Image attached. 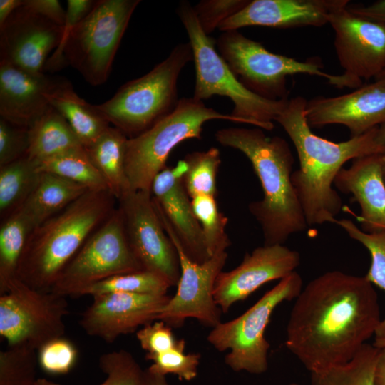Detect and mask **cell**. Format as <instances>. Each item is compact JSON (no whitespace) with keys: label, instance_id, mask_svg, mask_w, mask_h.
I'll return each instance as SVG.
<instances>
[{"label":"cell","instance_id":"obj_1","mask_svg":"<svg viewBox=\"0 0 385 385\" xmlns=\"http://www.w3.org/2000/svg\"><path fill=\"white\" fill-rule=\"evenodd\" d=\"M378 295L365 277L327 272L295 299L287 348L310 372L349 361L379 326Z\"/></svg>","mask_w":385,"mask_h":385},{"label":"cell","instance_id":"obj_2","mask_svg":"<svg viewBox=\"0 0 385 385\" xmlns=\"http://www.w3.org/2000/svg\"><path fill=\"white\" fill-rule=\"evenodd\" d=\"M307 102L302 96L289 99L275 121L297 150L299 168L291 179L307 225L335 223L342 201L332 185L342 166L351 159L384 154L385 149L375 141L377 128L340 143L317 135L307 120Z\"/></svg>","mask_w":385,"mask_h":385},{"label":"cell","instance_id":"obj_3","mask_svg":"<svg viewBox=\"0 0 385 385\" xmlns=\"http://www.w3.org/2000/svg\"><path fill=\"white\" fill-rule=\"evenodd\" d=\"M215 140L223 146L238 150L250 161L263 192V198L249 204V210L260 224L265 245H284L293 234L308 227L292 183L294 157L287 142L270 138L257 127L225 128Z\"/></svg>","mask_w":385,"mask_h":385},{"label":"cell","instance_id":"obj_4","mask_svg":"<svg viewBox=\"0 0 385 385\" xmlns=\"http://www.w3.org/2000/svg\"><path fill=\"white\" fill-rule=\"evenodd\" d=\"M115 200L108 190H88L36 227L26 241L16 277L34 289L50 291L87 238L115 209Z\"/></svg>","mask_w":385,"mask_h":385},{"label":"cell","instance_id":"obj_5","mask_svg":"<svg viewBox=\"0 0 385 385\" xmlns=\"http://www.w3.org/2000/svg\"><path fill=\"white\" fill-rule=\"evenodd\" d=\"M177 14L189 38L195 68L193 98L203 101L213 96L229 98L233 103L231 115L243 123L267 130L284 109L287 99L271 100L247 88L215 48V41L200 26L193 6L181 1Z\"/></svg>","mask_w":385,"mask_h":385},{"label":"cell","instance_id":"obj_6","mask_svg":"<svg viewBox=\"0 0 385 385\" xmlns=\"http://www.w3.org/2000/svg\"><path fill=\"white\" fill-rule=\"evenodd\" d=\"M192 59L190 43H180L148 73L123 84L112 98L94 106L109 123L135 137L175 109L180 100L179 76Z\"/></svg>","mask_w":385,"mask_h":385},{"label":"cell","instance_id":"obj_7","mask_svg":"<svg viewBox=\"0 0 385 385\" xmlns=\"http://www.w3.org/2000/svg\"><path fill=\"white\" fill-rule=\"evenodd\" d=\"M211 120L243 123L231 114L207 107L202 101L182 98L168 115L142 133L128 138L125 173L130 191L150 192L154 178L166 167L171 151L184 140L201 139L204 124Z\"/></svg>","mask_w":385,"mask_h":385},{"label":"cell","instance_id":"obj_8","mask_svg":"<svg viewBox=\"0 0 385 385\" xmlns=\"http://www.w3.org/2000/svg\"><path fill=\"white\" fill-rule=\"evenodd\" d=\"M302 277L296 271L280 279L246 312L227 322H220L207 336L219 351L230 350L225 362L234 371L260 374L268 369L270 344L265 332L275 308L295 299L302 289Z\"/></svg>","mask_w":385,"mask_h":385},{"label":"cell","instance_id":"obj_9","mask_svg":"<svg viewBox=\"0 0 385 385\" xmlns=\"http://www.w3.org/2000/svg\"><path fill=\"white\" fill-rule=\"evenodd\" d=\"M216 44L217 51L239 81L247 88L265 98L287 99V78L294 74L317 76L342 88L341 76L324 72L319 60L311 58L302 61L274 53L237 30L223 31Z\"/></svg>","mask_w":385,"mask_h":385},{"label":"cell","instance_id":"obj_10","mask_svg":"<svg viewBox=\"0 0 385 385\" xmlns=\"http://www.w3.org/2000/svg\"><path fill=\"white\" fill-rule=\"evenodd\" d=\"M140 0H98L75 26L64 46L65 65L91 85L107 81L125 31Z\"/></svg>","mask_w":385,"mask_h":385},{"label":"cell","instance_id":"obj_11","mask_svg":"<svg viewBox=\"0 0 385 385\" xmlns=\"http://www.w3.org/2000/svg\"><path fill=\"white\" fill-rule=\"evenodd\" d=\"M143 270L133 252L118 208L87 238L50 291L79 297L86 287L115 275Z\"/></svg>","mask_w":385,"mask_h":385},{"label":"cell","instance_id":"obj_12","mask_svg":"<svg viewBox=\"0 0 385 385\" xmlns=\"http://www.w3.org/2000/svg\"><path fill=\"white\" fill-rule=\"evenodd\" d=\"M66 297L51 291L34 289L16 277L0 296V335L9 346L39 349L48 342L63 337Z\"/></svg>","mask_w":385,"mask_h":385},{"label":"cell","instance_id":"obj_13","mask_svg":"<svg viewBox=\"0 0 385 385\" xmlns=\"http://www.w3.org/2000/svg\"><path fill=\"white\" fill-rule=\"evenodd\" d=\"M153 202L162 225L177 250L180 265L177 291L161 309L157 320L171 327H179L188 318H194L202 325L213 328L221 322L222 312L215 303L213 289L226 263L227 252H218L203 263L192 261L183 251L156 202Z\"/></svg>","mask_w":385,"mask_h":385},{"label":"cell","instance_id":"obj_14","mask_svg":"<svg viewBox=\"0 0 385 385\" xmlns=\"http://www.w3.org/2000/svg\"><path fill=\"white\" fill-rule=\"evenodd\" d=\"M129 245L143 270L157 274L172 286L180 277L178 254L164 229L152 194L128 191L118 200Z\"/></svg>","mask_w":385,"mask_h":385},{"label":"cell","instance_id":"obj_15","mask_svg":"<svg viewBox=\"0 0 385 385\" xmlns=\"http://www.w3.org/2000/svg\"><path fill=\"white\" fill-rule=\"evenodd\" d=\"M347 6L334 11L329 24L344 70L343 86L356 89L363 79H375L385 70V24L355 14Z\"/></svg>","mask_w":385,"mask_h":385},{"label":"cell","instance_id":"obj_16","mask_svg":"<svg viewBox=\"0 0 385 385\" xmlns=\"http://www.w3.org/2000/svg\"><path fill=\"white\" fill-rule=\"evenodd\" d=\"M299 263V252L284 245L258 247L245 254L237 267L218 274L213 289L215 303L227 313L235 303L245 300L261 286L295 271Z\"/></svg>","mask_w":385,"mask_h":385},{"label":"cell","instance_id":"obj_17","mask_svg":"<svg viewBox=\"0 0 385 385\" xmlns=\"http://www.w3.org/2000/svg\"><path fill=\"white\" fill-rule=\"evenodd\" d=\"M170 297L120 292L94 295L79 324L88 335L113 343L120 336L157 320Z\"/></svg>","mask_w":385,"mask_h":385},{"label":"cell","instance_id":"obj_18","mask_svg":"<svg viewBox=\"0 0 385 385\" xmlns=\"http://www.w3.org/2000/svg\"><path fill=\"white\" fill-rule=\"evenodd\" d=\"M62 34L63 26L22 5L0 26V62L44 73L48 56L60 44Z\"/></svg>","mask_w":385,"mask_h":385},{"label":"cell","instance_id":"obj_19","mask_svg":"<svg viewBox=\"0 0 385 385\" xmlns=\"http://www.w3.org/2000/svg\"><path fill=\"white\" fill-rule=\"evenodd\" d=\"M305 114L309 125L339 124L351 137L363 135L385 123V79L342 96L315 97L307 101Z\"/></svg>","mask_w":385,"mask_h":385},{"label":"cell","instance_id":"obj_20","mask_svg":"<svg viewBox=\"0 0 385 385\" xmlns=\"http://www.w3.org/2000/svg\"><path fill=\"white\" fill-rule=\"evenodd\" d=\"M185 169L183 160L175 168L166 166L154 178L150 192L183 251L192 261L203 263L211 257L182 183Z\"/></svg>","mask_w":385,"mask_h":385},{"label":"cell","instance_id":"obj_21","mask_svg":"<svg viewBox=\"0 0 385 385\" xmlns=\"http://www.w3.org/2000/svg\"><path fill=\"white\" fill-rule=\"evenodd\" d=\"M348 0H253L219 26L221 31L260 26L290 29L319 27L329 24L330 15L346 7Z\"/></svg>","mask_w":385,"mask_h":385},{"label":"cell","instance_id":"obj_22","mask_svg":"<svg viewBox=\"0 0 385 385\" xmlns=\"http://www.w3.org/2000/svg\"><path fill=\"white\" fill-rule=\"evenodd\" d=\"M55 80L0 62V118L30 127L50 107L46 94Z\"/></svg>","mask_w":385,"mask_h":385},{"label":"cell","instance_id":"obj_23","mask_svg":"<svg viewBox=\"0 0 385 385\" xmlns=\"http://www.w3.org/2000/svg\"><path fill=\"white\" fill-rule=\"evenodd\" d=\"M381 154L354 159L342 168L334 184L342 192L351 194L361 207L359 221L366 232L385 230V180Z\"/></svg>","mask_w":385,"mask_h":385},{"label":"cell","instance_id":"obj_24","mask_svg":"<svg viewBox=\"0 0 385 385\" xmlns=\"http://www.w3.org/2000/svg\"><path fill=\"white\" fill-rule=\"evenodd\" d=\"M46 98L68 123L83 147L92 144L110 126L94 105L81 98L65 78H56Z\"/></svg>","mask_w":385,"mask_h":385},{"label":"cell","instance_id":"obj_25","mask_svg":"<svg viewBox=\"0 0 385 385\" xmlns=\"http://www.w3.org/2000/svg\"><path fill=\"white\" fill-rule=\"evenodd\" d=\"M40 173L34 190L18 209L34 229L90 190L81 184L57 175Z\"/></svg>","mask_w":385,"mask_h":385},{"label":"cell","instance_id":"obj_26","mask_svg":"<svg viewBox=\"0 0 385 385\" xmlns=\"http://www.w3.org/2000/svg\"><path fill=\"white\" fill-rule=\"evenodd\" d=\"M128 139L120 130L109 126L92 144L84 147L108 190L117 200L130 191L125 173Z\"/></svg>","mask_w":385,"mask_h":385},{"label":"cell","instance_id":"obj_27","mask_svg":"<svg viewBox=\"0 0 385 385\" xmlns=\"http://www.w3.org/2000/svg\"><path fill=\"white\" fill-rule=\"evenodd\" d=\"M28 137L26 156L34 163L83 145L66 119L51 106L28 128Z\"/></svg>","mask_w":385,"mask_h":385},{"label":"cell","instance_id":"obj_28","mask_svg":"<svg viewBox=\"0 0 385 385\" xmlns=\"http://www.w3.org/2000/svg\"><path fill=\"white\" fill-rule=\"evenodd\" d=\"M40 174L27 156L0 167L1 220L21 207L36 186Z\"/></svg>","mask_w":385,"mask_h":385},{"label":"cell","instance_id":"obj_29","mask_svg":"<svg viewBox=\"0 0 385 385\" xmlns=\"http://www.w3.org/2000/svg\"><path fill=\"white\" fill-rule=\"evenodd\" d=\"M33 226L17 210L2 220L0 227V294L16 277L19 263Z\"/></svg>","mask_w":385,"mask_h":385},{"label":"cell","instance_id":"obj_30","mask_svg":"<svg viewBox=\"0 0 385 385\" xmlns=\"http://www.w3.org/2000/svg\"><path fill=\"white\" fill-rule=\"evenodd\" d=\"M34 163L39 173L57 175L81 184L90 190H108L103 178L83 145Z\"/></svg>","mask_w":385,"mask_h":385},{"label":"cell","instance_id":"obj_31","mask_svg":"<svg viewBox=\"0 0 385 385\" xmlns=\"http://www.w3.org/2000/svg\"><path fill=\"white\" fill-rule=\"evenodd\" d=\"M379 351L366 343L347 363L311 372V385H374Z\"/></svg>","mask_w":385,"mask_h":385},{"label":"cell","instance_id":"obj_32","mask_svg":"<svg viewBox=\"0 0 385 385\" xmlns=\"http://www.w3.org/2000/svg\"><path fill=\"white\" fill-rule=\"evenodd\" d=\"M186 169L182 175L183 185L190 199L199 195L216 197L217 175L221 165L218 148L188 153L183 159Z\"/></svg>","mask_w":385,"mask_h":385},{"label":"cell","instance_id":"obj_33","mask_svg":"<svg viewBox=\"0 0 385 385\" xmlns=\"http://www.w3.org/2000/svg\"><path fill=\"white\" fill-rule=\"evenodd\" d=\"M170 287V284L160 275L149 271L140 270L115 275L98 282L85 288L80 296L93 297L116 292L165 295Z\"/></svg>","mask_w":385,"mask_h":385},{"label":"cell","instance_id":"obj_34","mask_svg":"<svg viewBox=\"0 0 385 385\" xmlns=\"http://www.w3.org/2000/svg\"><path fill=\"white\" fill-rule=\"evenodd\" d=\"M353 240L360 242L369 252L371 265L365 278L385 292V230L366 232L360 230L350 220H337L335 222ZM375 339L385 338V318L375 332Z\"/></svg>","mask_w":385,"mask_h":385},{"label":"cell","instance_id":"obj_35","mask_svg":"<svg viewBox=\"0 0 385 385\" xmlns=\"http://www.w3.org/2000/svg\"><path fill=\"white\" fill-rule=\"evenodd\" d=\"M192 207L200 225L210 257L230 245L226 233L227 217L220 211L215 197L199 195L191 199Z\"/></svg>","mask_w":385,"mask_h":385},{"label":"cell","instance_id":"obj_36","mask_svg":"<svg viewBox=\"0 0 385 385\" xmlns=\"http://www.w3.org/2000/svg\"><path fill=\"white\" fill-rule=\"evenodd\" d=\"M38 365L37 351L26 346L0 352V385H33Z\"/></svg>","mask_w":385,"mask_h":385},{"label":"cell","instance_id":"obj_37","mask_svg":"<svg viewBox=\"0 0 385 385\" xmlns=\"http://www.w3.org/2000/svg\"><path fill=\"white\" fill-rule=\"evenodd\" d=\"M185 344L183 339L176 347L170 350L158 354L145 355L146 360L153 361L148 369L163 376L175 374L180 381L193 380L198 374L201 355L198 353L185 354Z\"/></svg>","mask_w":385,"mask_h":385},{"label":"cell","instance_id":"obj_38","mask_svg":"<svg viewBox=\"0 0 385 385\" xmlns=\"http://www.w3.org/2000/svg\"><path fill=\"white\" fill-rule=\"evenodd\" d=\"M101 370L107 375L98 385H145V370L133 356L120 349L102 354L98 359Z\"/></svg>","mask_w":385,"mask_h":385},{"label":"cell","instance_id":"obj_39","mask_svg":"<svg viewBox=\"0 0 385 385\" xmlns=\"http://www.w3.org/2000/svg\"><path fill=\"white\" fill-rule=\"evenodd\" d=\"M38 363L47 374L59 375L69 372L78 359V350L68 339H52L37 350Z\"/></svg>","mask_w":385,"mask_h":385},{"label":"cell","instance_id":"obj_40","mask_svg":"<svg viewBox=\"0 0 385 385\" xmlns=\"http://www.w3.org/2000/svg\"><path fill=\"white\" fill-rule=\"evenodd\" d=\"M249 2V0H202L193 8L201 28L209 35Z\"/></svg>","mask_w":385,"mask_h":385},{"label":"cell","instance_id":"obj_41","mask_svg":"<svg viewBox=\"0 0 385 385\" xmlns=\"http://www.w3.org/2000/svg\"><path fill=\"white\" fill-rule=\"evenodd\" d=\"M28 128L0 118V167L26 156Z\"/></svg>","mask_w":385,"mask_h":385},{"label":"cell","instance_id":"obj_42","mask_svg":"<svg viewBox=\"0 0 385 385\" xmlns=\"http://www.w3.org/2000/svg\"><path fill=\"white\" fill-rule=\"evenodd\" d=\"M137 339L145 355H155L176 347L182 341L175 337L171 327L158 320L144 325L136 332Z\"/></svg>","mask_w":385,"mask_h":385},{"label":"cell","instance_id":"obj_43","mask_svg":"<svg viewBox=\"0 0 385 385\" xmlns=\"http://www.w3.org/2000/svg\"><path fill=\"white\" fill-rule=\"evenodd\" d=\"M95 1L93 0H68L66 9V18L63 26V34L60 44L53 55L47 60L44 71H53L65 66L63 52L66 42L75 26L87 15L92 9Z\"/></svg>","mask_w":385,"mask_h":385},{"label":"cell","instance_id":"obj_44","mask_svg":"<svg viewBox=\"0 0 385 385\" xmlns=\"http://www.w3.org/2000/svg\"><path fill=\"white\" fill-rule=\"evenodd\" d=\"M23 6L63 26L66 11L58 0H24Z\"/></svg>","mask_w":385,"mask_h":385},{"label":"cell","instance_id":"obj_45","mask_svg":"<svg viewBox=\"0 0 385 385\" xmlns=\"http://www.w3.org/2000/svg\"><path fill=\"white\" fill-rule=\"evenodd\" d=\"M352 13L385 24V0H379L367 6H347Z\"/></svg>","mask_w":385,"mask_h":385},{"label":"cell","instance_id":"obj_46","mask_svg":"<svg viewBox=\"0 0 385 385\" xmlns=\"http://www.w3.org/2000/svg\"><path fill=\"white\" fill-rule=\"evenodd\" d=\"M24 4V0H1L0 1V26L8 18Z\"/></svg>","mask_w":385,"mask_h":385},{"label":"cell","instance_id":"obj_47","mask_svg":"<svg viewBox=\"0 0 385 385\" xmlns=\"http://www.w3.org/2000/svg\"><path fill=\"white\" fill-rule=\"evenodd\" d=\"M374 385H385V348L379 351L374 372Z\"/></svg>","mask_w":385,"mask_h":385},{"label":"cell","instance_id":"obj_48","mask_svg":"<svg viewBox=\"0 0 385 385\" xmlns=\"http://www.w3.org/2000/svg\"><path fill=\"white\" fill-rule=\"evenodd\" d=\"M145 385H170L167 382L165 376L153 373L148 369L145 370Z\"/></svg>","mask_w":385,"mask_h":385},{"label":"cell","instance_id":"obj_49","mask_svg":"<svg viewBox=\"0 0 385 385\" xmlns=\"http://www.w3.org/2000/svg\"><path fill=\"white\" fill-rule=\"evenodd\" d=\"M375 141L378 145L385 149V123L377 128Z\"/></svg>","mask_w":385,"mask_h":385},{"label":"cell","instance_id":"obj_50","mask_svg":"<svg viewBox=\"0 0 385 385\" xmlns=\"http://www.w3.org/2000/svg\"><path fill=\"white\" fill-rule=\"evenodd\" d=\"M33 385H61L46 379H37Z\"/></svg>","mask_w":385,"mask_h":385},{"label":"cell","instance_id":"obj_51","mask_svg":"<svg viewBox=\"0 0 385 385\" xmlns=\"http://www.w3.org/2000/svg\"><path fill=\"white\" fill-rule=\"evenodd\" d=\"M373 344L379 349L385 348V338L375 339Z\"/></svg>","mask_w":385,"mask_h":385},{"label":"cell","instance_id":"obj_52","mask_svg":"<svg viewBox=\"0 0 385 385\" xmlns=\"http://www.w3.org/2000/svg\"><path fill=\"white\" fill-rule=\"evenodd\" d=\"M381 164L383 175L385 180V153L381 154Z\"/></svg>","mask_w":385,"mask_h":385},{"label":"cell","instance_id":"obj_53","mask_svg":"<svg viewBox=\"0 0 385 385\" xmlns=\"http://www.w3.org/2000/svg\"><path fill=\"white\" fill-rule=\"evenodd\" d=\"M379 79H385V70L375 78V80Z\"/></svg>","mask_w":385,"mask_h":385},{"label":"cell","instance_id":"obj_54","mask_svg":"<svg viewBox=\"0 0 385 385\" xmlns=\"http://www.w3.org/2000/svg\"><path fill=\"white\" fill-rule=\"evenodd\" d=\"M289 385H301V384H299L297 383H291Z\"/></svg>","mask_w":385,"mask_h":385}]
</instances>
